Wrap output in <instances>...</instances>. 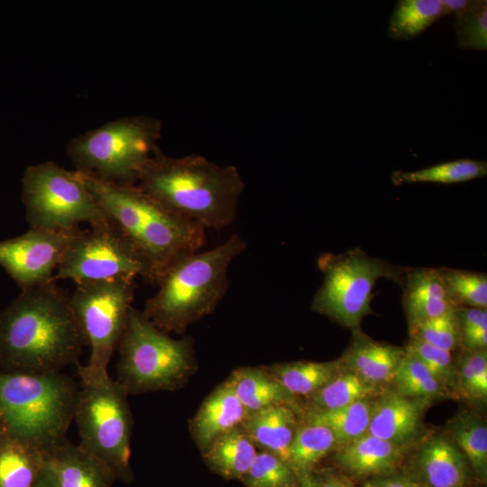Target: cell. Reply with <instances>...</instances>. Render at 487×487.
I'll list each match as a JSON object with an SVG mask.
<instances>
[{
  "label": "cell",
  "mask_w": 487,
  "mask_h": 487,
  "mask_svg": "<svg viewBox=\"0 0 487 487\" xmlns=\"http://www.w3.org/2000/svg\"><path fill=\"white\" fill-rule=\"evenodd\" d=\"M87 345L69 295L55 281L22 290L0 312V371L56 372Z\"/></svg>",
  "instance_id": "6da1fadb"
},
{
  "label": "cell",
  "mask_w": 487,
  "mask_h": 487,
  "mask_svg": "<svg viewBox=\"0 0 487 487\" xmlns=\"http://www.w3.org/2000/svg\"><path fill=\"white\" fill-rule=\"evenodd\" d=\"M162 207L206 229L231 225L244 182L234 166L201 155L171 158L157 147L136 184Z\"/></svg>",
  "instance_id": "7a4b0ae2"
},
{
  "label": "cell",
  "mask_w": 487,
  "mask_h": 487,
  "mask_svg": "<svg viewBox=\"0 0 487 487\" xmlns=\"http://www.w3.org/2000/svg\"><path fill=\"white\" fill-rule=\"evenodd\" d=\"M77 171L109 220L148 262L152 284L170 262L203 246L204 228L170 212L137 185Z\"/></svg>",
  "instance_id": "3957f363"
},
{
  "label": "cell",
  "mask_w": 487,
  "mask_h": 487,
  "mask_svg": "<svg viewBox=\"0 0 487 487\" xmlns=\"http://www.w3.org/2000/svg\"><path fill=\"white\" fill-rule=\"evenodd\" d=\"M244 248V239L233 234L208 251L175 259L158 276V290L147 299L143 315L168 334L183 333L215 310L228 288L229 266Z\"/></svg>",
  "instance_id": "277c9868"
},
{
  "label": "cell",
  "mask_w": 487,
  "mask_h": 487,
  "mask_svg": "<svg viewBox=\"0 0 487 487\" xmlns=\"http://www.w3.org/2000/svg\"><path fill=\"white\" fill-rule=\"evenodd\" d=\"M78 391L61 372L0 371V419L8 434L44 450L66 437Z\"/></svg>",
  "instance_id": "5b68a950"
},
{
  "label": "cell",
  "mask_w": 487,
  "mask_h": 487,
  "mask_svg": "<svg viewBox=\"0 0 487 487\" xmlns=\"http://www.w3.org/2000/svg\"><path fill=\"white\" fill-rule=\"evenodd\" d=\"M117 351V380L127 393L175 391L197 368L190 337L175 339L132 307Z\"/></svg>",
  "instance_id": "8992f818"
},
{
  "label": "cell",
  "mask_w": 487,
  "mask_h": 487,
  "mask_svg": "<svg viewBox=\"0 0 487 487\" xmlns=\"http://www.w3.org/2000/svg\"><path fill=\"white\" fill-rule=\"evenodd\" d=\"M161 122L136 115L110 121L68 144V155L80 172L119 184L136 185L158 146Z\"/></svg>",
  "instance_id": "52a82bcc"
},
{
  "label": "cell",
  "mask_w": 487,
  "mask_h": 487,
  "mask_svg": "<svg viewBox=\"0 0 487 487\" xmlns=\"http://www.w3.org/2000/svg\"><path fill=\"white\" fill-rule=\"evenodd\" d=\"M128 396L110 376L81 381L73 417L80 437L78 446L124 482L133 478L130 446L133 421Z\"/></svg>",
  "instance_id": "ba28073f"
},
{
  "label": "cell",
  "mask_w": 487,
  "mask_h": 487,
  "mask_svg": "<svg viewBox=\"0 0 487 487\" xmlns=\"http://www.w3.org/2000/svg\"><path fill=\"white\" fill-rule=\"evenodd\" d=\"M317 265L324 278L311 309L353 333L360 331L363 319L373 313L371 303L377 280L387 279L400 285L406 270L359 248L340 254L324 253Z\"/></svg>",
  "instance_id": "9c48e42d"
},
{
  "label": "cell",
  "mask_w": 487,
  "mask_h": 487,
  "mask_svg": "<svg viewBox=\"0 0 487 487\" xmlns=\"http://www.w3.org/2000/svg\"><path fill=\"white\" fill-rule=\"evenodd\" d=\"M134 289V279L129 278L76 283L69 303L90 346L87 363L78 364L81 381L109 376L108 363L124 332Z\"/></svg>",
  "instance_id": "30bf717a"
},
{
  "label": "cell",
  "mask_w": 487,
  "mask_h": 487,
  "mask_svg": "<svg viewBox=\"0 0 487 487\" xmlns=\"http://www.w3.org/2000/svg\"><path fill=\"white\" fill-rule=\"evenodd\" d=\"M22 182L23 202L31 228L69 230L79 223L93 227L110 221L77 170L69 171L56 162L46 161L28 167Z\"/></svg>",
  "instance_id": "8fae6325"
},
{
  "label": "cell",
  "mask_w": 487,
  "mask_h": 487,
  "mask_svg": "<svg viewBox=\"0 0 487 487\" xmlns=\"http://www.w3.org/2000/svg\"><path fill=\"white\" fill-rule=\"evenodd\" d=\"M142 277L152 284L150 265L111 222L79 231L70 243L53 280H70L75 283Z\"/></svg>",
  "instance_id": "7c38bea8"
},
{
  "label": "cell",
  "mask_w": 487,
  "mask_h": 487,
  "mask_svg": "<svg viewBox=\"0 0 487 487\" xmlns=\"http://www.w3.org/2000/svg\"><path fill=\"white\" fill-rule=\"evenodd\" d=\"M80 230L31 228L25 234L0 241V266L22 290L53 280L70 243Z\"/></svg>",
  "instance_id": "4fadbf2b"
},
{
  "label": "cell",
  "mask_w": 487,
  "mask_h": 487,
  "mask_svg": "<svg viewBox=\"0 0 487 487\" xmlns=\"http://www.w3.org/2000/svg\"><path fill=\"white\" fill-rule=\"evenodd\" d=\"M42 453L43 470L58 487H112L115 481L102 462L67 437Z\"/></svg>",
  "instance_id": "5bb4252c"
},
{
  "label": "cell",
  "mask_w": 487,
  "mask_h": 487,
  "mask_svg": "<svg viewBox=\"0 0 487 487\" xmlns=\"http://www.w3.org/2000/svg\"><path fill=\"white\" fill-rule=\"evenodd\" d=\"M430 403L390 391L375 400L369 434L394 444L411 446L418 438L423 416Z\"/></svg>",
  "instance_id": "9a60e30c"
},
{
  "label": "cell",
  "mask_w": 487,
  "mask_h": 487,
  "mask_svg": "<svg viewBox=\"0 0 487 487\" xmlns=\"http://www.w3.org/2000/svg\"><path fill=\"white\" fill-rule=\"evenodd\" d=\"M400 286L409 330L457 308L447 293L439 267H406Z\"/></svg>",
  "instance_id": "2e32d148"
},
{
  "label": "cell",
  "mask_w": 487,
  "mask_h": 487,
  "mask_svg": "<svg viewBox=\"0 0 487 487\" xmlns=\"http://www.w3.org/2000/svg\"><path fill=\"white\" fill-rule=\"evenodd\" d=\"M247 416V410L226 379L203 400L189 422V430L203 453L219 436L240 427Z\"/></svg>",
  "instance_id": "e0dca14e"
},
{
  "label": "cell",
  "mask_w": 487,
  "mask_h": 487,
  "mask_svg": "<svg viewBox=\"0 0 487 487\" xmlns=\"http://www.w3.org/2000/svg\"><path fill=\"white\" fill-rule=\"evenodd\" d=\"M405 354V346L373 340L360 330L353 333L348 348L338 359L344 370L383 387L391 382Z\"/></svg>",
  "instance_id": "ac0fdd59"
},
{
  "label": "cell",
  "mask_w": 487,
  "mask_h": 487,
  "mask_svg": "<svg viewBox=\"0 0 487 487\" xmlns=\"http://www.w3.org/2000/svg\"><path fill=\"white\" fill-rule=\"evenodd\" d=\"M416 462L426 487H464L469 476L466 457L446 433L426 438Z\"/></svg>",
  "instance_id": "d6986e66"
},
{
  "label": "cell",
  "mask_w": 487,
  "mask_h": 487,
  "mask_svg": "<svg viewBox=\"0 0 487 487\" xmlns=\"http://www.w3.org/2000/svg\"><path fill=\"white\" fill-rule=\"evenodd\" d=\"M409 447L367 433L338 448L335 461L354 477L385 476L394 473Z\"/></svg>",
  "instance_id": "ffe728a7"
},
{
  "label": "cell",
  "mask_w": 487,
  "mask_h": 487,
  "mask_svg": "<svg viewBox=\"0 0 487 487\" xmlns=\"http://www.w3.org/2000/svg\"><path fill=\"white\" fill-rule=\"evenodd\" d=\"M301 414L289 405H274L248 414L241 427L256 447L289 464V448Z\"/></svg>",
  "instance_id": "44dd1931"
},
{
  "label": "cell",
  "mask_w": 487,
  "mask_h": 487,
  "mask_svg": "<svg viewBox=\"0 0 487 487\" xmlns=\"http://www.w3.org/2000/svg\"><path fill=\"white\" fill-rule=\"evenodd\" d=\"M248 414L274 405H289L303 413L300 400L289 393L267 366H244L227 378Z\"/></svg>",
  "instance_id": "7402d4cb"
},
{
  "label": "cell",
  "mask_w": 487,
  "mask_h": 487,
  "mask_svg": "<svg viewBox=\"0 0 487 487\" xmlns=\"http://www.w3.org/2000/svg\"><path fill=\"white\" fill-rule=\"evenodd\" d=\"M42 469L41 449L6 431L0 436V487H32Z\"/></svg>",
  "instance_id": "603a6c76"
},
{
  "label": "cell",
  "mask_w": 487,
  "mask_h": 487,
  "mask_svg": "<svg viewBox=\"0 0 487 487\" xmlns=\"http://www.w3.org/2000/svg\"><path fill=\"white\" fill-rule=\"evenodd\" d=\"M257 452V447L240 426L219 436L202 455L208 467L220 476L242 480Z\"/></svg>",
  "instance_id": "cb8c5ba5"
},
{
  "label": "cell",
  "mask_w": 487,
  "mask_h": 487,
  "mask_svg": "<svg viewBox=\"0 0 487 487\" xmlns=\"http://www.w3.org/2000/svg\"><path fill=\"white\" fill-rule=\"evenodd\" d=\"M280 384L292 396L308 399L341 370L339 359L329 362L295 361L267 366Z\"/></svg>",
  "instance_id": "d4e9b609"
},
{
  "label": "cell",
  "mask_w": 487,
  "mask_h": 487,
  "mask_svg": "<svg viewBox=\"0 0 487 487\" xmlns=\"http://www.w3.org/2000/svg\"><path fill=\"white\" fill-rule=\"evenodd\" d=\"M300 418L289 448V465L301 481L324 457L336 449V443L326 426Z\"/></svg>",
  "instance_id": "484cf974"
},
{
  "label": "cell",
  "mask_w": 487,
  "mask_h": 487,
  "mask_svg": "<svg viewBox=\"0 0 487 487\" xmlns=\"http://www.w3.org/2000/svg\"><path fill=\"white\" fill-rule=\"evenodd\" d=\"M381 389L342 368L333 379L306 400L303 412L332 410L362 400L377 398L382 393Z\"/></svg>",
  "instance_id": "4316f807"
},
{
  "label": "cell",
  "mask_w": 487,
  "mask_h": 487,
  "mask_svg": "<svg viewBox=\"0 0 487 487\" xmlns=\"http://www.w3.org/2000/svg\"><path fill=\"white\" fill-rule=\"evenodd\" d=\"M375 400L365 399L332 410L304 411L300 417L326 426L334 434L337 450L367 434Z\"/></svg>",
  "instance_id": "83f0119b"
},
{
  "label": "cell",
  "mask_w": 487,
  "mask_h": 487,
  "mask_svg": "<svg viewBox=\"0 0 487 487\" xmlns=\"http://www.w3.org/2000/svg\"><path fill=\"white\" fill-rule=\"evenodd\" d=\"M447 436L466 457L470 467L481 479L487 475V426L468 409L458 412L447 425Z\"/></svg>",
  "instance_id": "f1b7e54d"
},
{
  "label": "cell",
  "mask_w": 487,
  "mask_h": 487,
  "mask_svg": "<svg viewBox=\"0 0 487 487\" xmlns=\"http://www.w3.org/2000/svg\"><path fill=\"white\" fill-rule=\"evenodd\" d=\"M445 15L440 0H399L389 21L388 37L412 40Z\"/></svg>",
  "instance_id": "f546056e"
},
{
  "label": "cell",
  "mask_w": 487,
  "mask_h": 487,
  "mask_svg": "<svg viewBox=\"0 0 487 487\" xmlns=\"http://www.w3.org/2000/svg\"><path fill=\"white\" fill-rule=\"evenodd\" d=\"M486 175V161L458 159L416 170H397L392 172L391 179L395 186L413 183L455 184L484 178Z\"/></svg>",
  "instance_id": "4dcf8cb0"
},
{
  "label": "cell",
  "mask_w": 487,
  "mask_h": 487,
  "mask_svg": "<svg viewBox=\"0 0 487 487\" xmlns=\"http://www.w3.org/2000/svg\"><path fill=\"white\" fill-rule=\"evenodd\" d=\"M391 383L397 393L429 403L451 396L424 363L407 348Z\"/></svg>",
  "instance_id": "1f68e13d"
},
{
  "label": "cell",
  "mask_w": 487,
  "mask_h": 487,
  "mask_svg": "<svg viewBox=\"0 0 487 487\" xmlns=\"http://www.w3.org/2000/svg\"><path fill=\"white\" fill-rule=\"evenodd\" d=\"M447 293L456 307L487 308V274L439 267Z\"/></svg>",
  "instance_id": "d6a6232c"
},
{
  "label": "cell",
  "mask_w": 487,
  "mask_h": 487,
  "mask_svg": "<svg viewBox=\"0 0 487 487\" xmlns=\"http://www.w3.org/2000/svg\"><path fill=\"white\" fill-rule=\"evenodd\" d=\"M457 394L470 400L487 398V351L463 350L455 359Z\"/></svg>",
  "instance_id": "836d02e7"
},
{
  "label": "cell",
  "mask_w": 487,
  "mask_h": 487,
  "mask_svg": "<svg viewBox=\"0 0 487 487\" xmlns=\"http://www.w3.org/2000/svg\"><path fill=\"white\" fill-rule=\"evenodd\" d=\"M428 369L436 381L450 393L457 395V375L452 352L409 335L405 345Z\"/></svg>",
  "instance_id": "e575fe53"
},
{
  "label": "cell",
  "mask_w": 487,
  "mask_h": 487,
  "mask_svg": "<svg viewBox=\"0 0 487 487\" xmlns=\"http://www.w3.org/2000/svg\"><path fill=\"white\" fill-rule=\"evenodd\" d=\"M453 27L460 49L487 50V1L475 0L473 6L455 14Z\"/></svg>",
  "instance_id": "d590c367"
},
{
  "label": "cell",
  "mask_w": 487,
  "mask_h": 487,
  "mask_svg": "<svg viewBox=\"0 0 487 487\" xmlns=\"http://www.w3.org/2000/svg\"><path fill=\"white\" fill-rule=\"evenodd\" d=\"M295 476L286 462L261 450L242 480L246 487H288L294 484Z\"/></svg>",
  "instance_id": "8d00e7d4"
},
{
  "label": "cell",
  "mask_w": 487,
  "mask_h": 487,
  "mask_svg": "<svg viewBox=\"0 0 487 487\" xmlns=\"http://www.w3.org/2000/svg\"><path fill=\"white\" fill-rule=\"evenodd\" d=\"M409 331V335H415L430 345L449 352L460 347L456 308L424 321Z\"/></svg>",
  "instance_id": "74e56055"
},
{
  "label": "cell",
  "mask_w": 487,
  "mask_h": 487,
  "mask_svg": "<svg viewBox=\"0 0 487 487\" xmlns=\"http://www.w3.org/2000/svg\"><path fill=\"white\" fill-rule=\"evenodd\" d=\"M460 347L467 351L487 348V308L457 307Z\"/></svg>",
  "instance_id": "f35d334b"
},
{
  "label": "cell",
  "mask_w": 487,
  "mask_h": 487,
  "mask_svg": "<svg viewBox=\"0 0 487 487\" xmlns=\"http://www.w3.org/2000/svg\"><path fill=\"white\" fill-rule=\"evenodd\" d=\"M363 487H424L416 481L404 475H385L365 481Z\"/></svg>",
  "instance_id": "ab89813d"
},
{
  "label": "cell",
  "mask_w": 487,
  "mask_h": 487,
  "mask_svg": "<svg viewBox=\"0 0 487 487\" xmlns=\"http://www.w3.org/2000/svg\"><path fill=\"white\" fill-rule=\"evenodd\" d=\"M301 481L305 482L307 487H353L345 478L331 473L309 474Z\"/></svg>",
  "instance_id": "60d3db41"
},
{
  "label": "cell",
  "mask_w": 487,
  "mask_h": 487,
  "mask_svg": "<svg viewBox=\"0 0 487 487\" xmlns=\"http://www.w3.org/2000/svg\"><path fill=\"white\" fill-rule=\"evenodd\" d=\"M445 14H456L470 8L475 0H440Z\"/></svg>",
  "instance_id": "b9f144b4"
},
{
  "label": "cell",
  "mask_w": 487,
  "mask_h": 487,
  "mask_svg": "<svg viewBox=\"0 0 487 487\" xmlns=\"http://www.w3.org/2000/svg\"><path fill=\"white\" fill-rule=\"evenodd\" d=\"M32 487H58L49 474L42 469L40 476Z\"/></svg>",
  "instance_id": "7bdbcfd3"
},
{
  "label": "cell",
  "mask_w": 487,
  "mask_h": 487,
  "mask_svg": "<svg viewBox=\"0 0 487 487\" xmlns=\"http://www.w3.org/2000/svg\"><path fill=\"white\" fill-rule=\"evenodd\" d=\"M288 487H307L306 483L304 481H300V483L296 485V484H292L290 486H288Z\"/></svg>",
  "instance_id": "ee69618b"
},
{
  "label": "cell",
  "mask_w": 487,
  "mask_h": 487,
  "mask_svg": "<svg viewBox=\"0 0 487 487\" xmlns=\"http://www.w3.org/2000/svg\"><path fill=\"white\" fill-rule=\"evenodd\" d=\"M5 431V427L0 419V436Z\"/></svg>",
  "instance_id": "f6af8a7d"
}]
</instances>
